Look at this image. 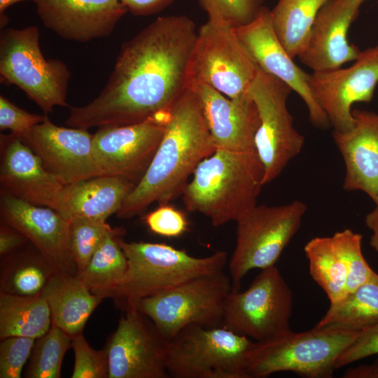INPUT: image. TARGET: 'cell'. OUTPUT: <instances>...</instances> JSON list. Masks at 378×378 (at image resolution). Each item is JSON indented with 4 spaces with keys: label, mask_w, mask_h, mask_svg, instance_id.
Returning a JSON list of instances; mask_svg holds the SVG:
<instances>
[{
    "label": "cell",
    "mask_w": 378,
    "mask_h": 378,
    "mask_svg": "<svg viewBox=\"0 0 378 378\" xmlns=\"http://www.w3.org/2000/svg\"><path fill=\"white\" fill-rule=\"evenodd\" d=\"M24 1H31L34 3L36 0H0V15L1 17L4 16L5 10L10 6Z\"/></svg>",
    "instance_id": "cell-45"
},
{
    "label": "cell",
    "mask_w": 378,
    "mask_h": 378,
    "mask_svg": "<svg viewBox=\"0 0 378 378\" xmlns=\"http://www.w3.org/2000/svg\"><path fill=\"white\" fill-rule=\"evenodd\" d=\"M327 0H279L270 10L274 31L294 58L304 49L315 18Z\"/></svg>",
    "instance_id": "cell-30"
},
{
    "label": "cell",
    "mask_w": 378,
    "mask_h": 378,
    "mask_svg": "<svg viewBox=\"0 0 378 378\" xmlns=\"http://www.w3.org/2000/svg\"><path fill=\"white\" fill-rule=\"evenodd\" d=\"M0 216L1 223L23 234L57 270L76 274L69 246V221L56 210L1 192Z\"/></svg>",
    "instance_id": "cell-18"
},
{
    "label": "cell",
    "mask_w": 378,
    "mask_h": 378,
    "mask_svg": "<svg viewBox=\"0 0 378 378\" xmlns=\"http://www.w3.org/2000/svg\"><path fill=\"white\" fill-rule=\"evenodd\" d=\"M352 115L350 130L332 132L345 166L343 188L361 190L374 201L378 195V113L354 109Z\"/></svg>",
    "instance_id": "cell-23"
},
{
    "label": "cell",
    "mask_w": 378,
    "mask_h": 378,
    "mask_svg": "<svg viewBox=\"0 0 378 378\" xmlns=\"http://www.w3.org/2000/svg\"><path fill=\"white\" fill-rule=\"evenodd\" d=\"M374 354H378V324L359 332L338 358L336 370Z\"/></svg>",
    "instance_id": "cell-40"
},
{
    "label": "cell",
    "mask_w": 378,
    "mask_h": 378,
    "mask_svg": "<svg viewBox=\"0 0 378 378\" xmlns=\"http://www.w3.org/2000/svg\"><path fill=\"white\" fill-rule=\"evenodd\" d=\"M344 378H378V357L370 364L358 365L347 369Z\"/></svg>",
    "instance_id": "cell-43"
},
{
    "label": "cell",
    "mask_w": 378,
    "mask_h": 378,
    "mask_svg": "<svg viewBox=\"0 0 378 378\" xmlns=\"http://www.w3.org/2000/svg\"><path fill=\"white\" fill-rule=\"evenodd\" d=\"M365 221L367 227L372 232L370 244L378 253V209L375 208L368 214Z\"/></svg>",
    "instance_id": "cell-44"
},
{
    "label": "cell",
    "mask_w": 378,
    "mask_h": 378,
    "mask_svg": "<svg viewBox=\"0 0 378 378\" xmlns=\"http://www.w3.org/2000/svg\"><path fill=\"white\" fill-rule=\"evenodd\" d=\"M197 30L186 15L158 17L125 42L99 94L65 121L88 130L143 122L169 111L189 88Z\"/></svg>",
    "instance_id": "cell-1"
},
{
    "label": "cell",
    "mask_w": 378,
    "mask_h": 378,
    "mask_svg": "<svg viewBox=\"0 0 378 378\" xmlns=\"http://www.w3.org/2000/svg\"><path fill=\"white\" fill-rule=\"evenodd\" d=\"M27 237L15 228L1 222L0 254L4 257L27 244Z\"/></svg>",
    "instance_id": "cell-41"
},
{
    "label": "cell",
    "mask_w": 378,
    "mask_h": 378,
    "mask_svg": "<svg viewBox=\"0 0 378 378\" xmlns=\"http://www.w3.org/2000/svg\"><path fill=\"white\" fill-rule=\"evenodd\" d=\"M52 326L49 306L41 293L18 295L0 293V337L22 336L35 340Z\"/></svg>",
    "instance_id": "cell-27"
},
{
    "label": "cell",
    "mask_w": 378,
    "mask_h": 378,
    "mask_svg": "<svg viewBox=\"0 0 378 378\" xmlns=\"http://www.w3.org/2000/svg\"><path fill=\"white\" fill-rule=\"evenodd\" d=\"M264 167L255 150L216 149L202 160L182 192L186 209L209 218L215 227L236 221L257 204Z\"/></svg>",
    "instance_id": "cell-3"
},
{
    "label": "cell",
    "mask_w": 378,
    "mask_h": 378,
    "mask_svg": "<svg viewBox=\"0 0 378 378\" xmlns=\"http://www.w3.org/2000/svg\"><path fill=\"white\" fill-rule=\"evenodd\" d=\"M232 291L224 271L193 278L136 303L169 340L190 325L222 326L224 304Z\"/></svg>",
    "instance_id": "cell-8"
},
{
    "label": "cell",
    "mask_w": 378,
    "mask_h": 378,
    "mask_svg": "<svg viewBox=\"0 0 378 378\" xmlns=\"http://www.w3.org/2000/svg\"><path fill=\"white\" fill-rule=\"evenodd\" d=\"M72 337L52 324L49 330L36 340L26 377L59 378L64 356L71 347Z\"/></svg>",
    "instance_id": "cell-32"
},
{
    "label": "cell",
    "mask_w": 378,
    "mask_h": 378,
    "mask_svg": "<svg viewBox=\"0 0 378 378\" xmlns=\"http://www.w3.org/2000/svg\"><path fill=\"white\" fill-rule=\"evenodd\" d=\"M135 186L127 179L111 176L65 185L55 210L67 220L85 218L106 221L117 214Z\"/></svg>",
    "instance_id": "cell-24"
},
{
    "label": "cell",
    "mask_w": 378,
    "mask_h": 378,
    "mask_svg": "<svg viewBox=\"0 0 378 378\" xmlns=\"http://www.w3.org/2000/svg\"><path fill=\"white\" fill-rule=\"evenodd\" d=\"M304 251L310 275L326 293L330 304L342 300L347 294V269L337 232L310 239Z\"/></svg>",
    "instance_id": "cell-26"
},
{
    "label": "cell",
    "mask_w": 378,
    "mask_h": 378,
    "mask_svg": "<svg viewBox=\"0 0 378 378\" xmlns=\"http://www.w3.org/2000/svg\"><path fill=\"white\" fill-rule=\"evenodd\" d=\"M119 237L109 235L76 274L91 293L103 298H111L127 272V260L117 241Z\"/></svg>",
    "instance_id": "cell-31"
},
{
    "label": "cell",
    "mask_w": 378,
    "mask_h": 378,
    "mask_svg": "<svg viewBox=\"0 0 378 378\" xmlns=\"http://www.w3.org/2000/svg\"><path fill=\"white\" fill-rule=\"evenodd\" d=\"M174 0H120L127 10L137 16L156 13Z\"/></svg>",
    "instance_id": "cell-42"
},
{
    "label": "cell",
    "mask_w": 378,
    "mask_h": 378,
    "mask_svg": "<svg viewBox=\"0 0 378 378\" xmlns=\"http://www.w3.org/2000/svg\"><path fill=\"white\" fill-rule=\"evenodd\" d=\"M307 209L298 200L276 206L255 204L235 221L236 245L228 263L232 291L240 290L251 270L275 265L298 232Z\"/></svg>",
    "instance_id": "cell-7"
},
{
    "label": "cell",
    "mask_w": 378,
    "mask_h": 378,
    "mask_svg": "<svg viewBox=\"0 0 378 378\" xmlns=\"http://www.w3.org/2000/svg\"><path fill=\"white\" fill-rule=\"evenodd\" d=\"M337 233L346 265V293L348 294L366 282L374 271L363 255L362 235L350 229H344Z\"/></svg>",
    "instance_id": "cell-35"
},
{
    "label": "cell",
    "mask_w": 378,
    "mask_h": 378,
    "mask_svg": "<svg viewBox=\"0 0 378 378\" xmlns=\"http://www.w3.org/2000/svg\"><path fill=\"white\" fill-rule=\"evenodd\" d=\"M145 221L150 231L165 237H179L188 227V221L185 214L167 204L160 205L148 214Z\"/></svg>",
    "instance_id": "cell-38"
},
{
    "label": "cell",
    "mask_w": 378,
    "mask_h": 378,
    "mask_svg": "<svg viewBox=\"0 0 378 378\" xmlns=\"http://www.w3.org/2000/svg\"><path fill=\"white\" fill-rule=\"evenodd\" d=\"M359 332L314 326L305 332L289 329L253 341L245 358V377L267 378L278 372H293L306 378H330L338 358Z\"/></svg>",
    "instance_id": "cell-4"
},
{
    "label": "cell",
    "mask_w": 378,
    "mask_h": 378,
    "mask_svg": "<svg viewBox=\"0 0 378 378\" xmlns=\"http://www.w3.org/2000/svg\"><path fill=\"white\" fill-rule=\"evenodd\" d=\"M1 192L29 203L56 209L64 187L20 137L0 136Z\"/></svg>",
    "instance_id": "cell-22"
},
{
    "label": "cell",
    "mask_w": 378,
    "mask_h": 378,
    "mask_svg": "<svg viewBox=\"0 0 378 378\" xmlns=\"http://www.w3.org/2000/svg\"><path fill=\"white\" fill-rule=\"evenodd\" d=\"M258 65L239 41L235 27L209 18L197 30L190 69L189 85L205 83L230 99L245 96Z\"/></svg>",
    "instance_id": "cell-10"
},
{
    "label": "cell",
    "mask_w": 378,
    "mask_h": 378,
    "mask_svg": "<svg viewBox=\"0 0 378 378\" xmlns=\"http://www.w3.org/2000/svg\"><path fill=\"white\" fill-rule=\"evenodd\" d=\"M74 354L72 378H108V359L104 347L92 349L83 333L72 337Z\"/></svg>",
    "instance_id": "cell-36"
},
{
    "label": "cell",
    "mask_w": 378,
    "mask_h": 378,
    "mask_svg": "<svg viewBox=\"0 0 378 378\" xmlns=\"http://www.w3.org/2000/svg\"><path fill=\"white\" fill-rule=\"evenodd\" d=\"M235 31L255 64L286 83L300 97L307 108L311 122L318 128H328L330 122L311 92L309 74L293 62L279 42L272 27L270 10L263 6L252 21L235 27Z\"/></svg>",
    "instance_id": "cell-17"
},
{
    "label": "cell",
    "mask_w": 378,
    "mask_h": 378,
    "mask_svg": "<svg viewBox=\"0 0 378 378\" xmlns=\"http://www.w3.org/2000/svg\"><path fill=\"white\" fill-rule=\"evenodd\" d=\"M36 340L22 336L2 339L0 343V377L19 378L30 358Z\"/></svg>",
    "instance_id": "cell-37"
},
{
    "label": "cell",
    "mask_w": 378,
    "mask_h": 378,
    "mask_svg": "<svg viewBox=\"0 0 378 378\" xmlns=\"http://www.w3.org/2000/svg\"><path fill=\"white\" fill-rule=\"evenodd\" d=\"M69 221V246L77 273L86 267L109 235L120 236L124 232L121 228H112L105 220L75 218Z\"/></svg>",
    "instance_id": "cell-33"
},
{
    "label": "cell",
    "mask_w": 378,
    "mask_h": 378,
    "mask_svg": "<svg viewBox=\"0 0 378 378\" xmlns=\"http://www.w3.org/2000/svg\"><path fill=\"white\" fill-rule=\"evenodd\" d=\"M311 92L334 131L350 130L352 105L370 102L378 83V46L361 52L351 66L309 74Z\"/></svg>",
    "instance_id": "cell-15"
},
{
    "label": "cell",
    "mask_w": 378,
    "mask_h": 378,
    "mask_svg": "<svg viewBox=\"0 0 378 378\" xmlns=\"http://www.w3.org/2000/svg\"><path fill=\"white\" fill-rule=\"evenodd\" d=\"M375 204H376V209H378V195L377 196V197L375 198V200H374Z\"/></svg>",
    "instance_id": "cell-46"
},
{
    "label": "cell",
    "mask_w": 378,
    "mask_h": 378,
    "mask_svg": "<svg viewBox=\"0 0 378 378\" xmlns=\"http://www.w3.org/2000/svg\"><path fill=\"white\" fill-rule=\"evenodd\" d=\"M293 305V292L274 265L260 270L246 290L229 293L222 326L262 341L290 329Z\"/></svg>",
    "instance_id": "cell-12"
},
{
    "label": "cell",
    "mask_w": 378,
    "mask_h": 378,
    "mask_svg": "<svg viewBox=\"0 0 378 378\" xmlns=\"http://www.w3.org/2000/svg\"><path fill=\"white\" fill-rule=\"evenodd\" d=\"M92 136L86 129L57 126L47 115L20 138L65 186L102 176L93 155Z\"/></svg>",
    "instance_id": "cell-16"
},
{
    "label": "cell",
    "mask_w": 378,
    "mask_h": 378,
    "mask_svg": "<svg viewBox=\"0 0 378 378\" xmlns=\"http://www.w3.org/2000/svg\"><path fill=\"white\" fill-rule=\"evenodd\" d=\"M253 340L223 327L190 325L169 342L167 371L174 378H246Z\"/></svg>",
    "instance_id": "cell-9"
},
{
    "label": "cell",
    "mask_w": 378,
    "mask_h": 378,
    "mask_svg": "<svg viewBox=\"0 0 378 378\" xmlns=\"http://www.w3.org/2000/svg\"><path fill=\"white\" fill-rule=\"evenodd\" d=\"M292 91L286 83L258 66L248 92L260 117L254 144L264 167V186L281 174L304 144V137L295 128L287 106Z\"/></svg>",
    "instance_id": "cell-11"
},
{
    "label": "cell",
    "mask_w": 378,
    "mask_h": 378,
    "mask_svg": "<svg viewBox=\"0 0 378 378\" xmlns=\"http://www.w3.org/2000/svg\"><path fill=\"white\" fill-rule=\"evenodd\" d=\"M44 27L59 37L88 42L109 36L128 11L120 0H36Z\"/></svg>",
    "instance_id": "cell-21"
},
{
    "label": "cell",
    "mask_w": 378,
    "mask_h": 378,
    "mask_svg": "<svg viewBox=\"0 0 378 378\" xmlns=\"http://www.w3.org/2000/svg\"><path fill=\"white\" fill-rule=\"evenodd\" d=\"M266 0H199L209 18L223 21L233 27L252 21Z\"/></svg>",
    "instance_id": "cell-34"
},
{
    "label": "cell",
    "mask_w": 378,
    "mask_h": 378,
    "mask_svg": "<svg viewBox=\"0 0 378 378\" xmlns=\"http://www.w3.org/2000/svg\"><path fill=\"white\" fill-rule=\"evenodd\" d=\"M24 246L4 256L1 292L24 296L39 294L59 271L34 245Z\"/></svg>",
    "instance_id": "cell-28"
},
{
    "label": "cell",
    "mask_w": 378,
    "mask_h": 378,
    "mask_svg": "<svg viewBox=\"0 0 378 378\" xmlns=\"http://www.w3.org/2000/svg\"><path fill=\"white\" fill-rule=\"evenodd\" d=\"M364 0H327L320 8L307 43L298 56L313 71L341 68L361 51L349 43L348 31Z\"/></svg>",
    "instance_id": "cell-19"
},
{
    "label": "cell",
    "mask_w": 378,
    "mask_h": 378,
    "mask_svg": "<svg viewBox=\"0 0 378 378\" xmlns=\"http://www.w3.org/2000/svg\"><path fill=\"white\" fill-rule=\"evenodd\" d=\"M46 117L47 114L41 115L29 113L4 96L0 97L1 130H10V133L20 137Z\"/></svg>",
    "instance_id": "cell-39"
},
{
    "label": "cell",
    "mask_w": 378,
    "mask_h": 378,
    "mask_svg": "<svg viewBox=\"0 0 378 378\" xmlns=\"http://www.w3.org/2000/svg\"><path fill=\"white\" fill-rule=\"evenodd\" d=\"M365 1V0H364Z\"/></svg>",
    "instance_id": "cell-47"
},
{
    "label": "cell",
    "mask_w": 378,
    "mask_h": 378,
    "mask_svg": "<svg viewBox=\"0 0 378 378\" xmlns=\"http://www.w3.org/2000/svg\"><path fill=\"white\" fill-rule=\"evenodd\" d=\"M169 340L136 307L123 310L104 349L108 378H167Z\"/></svg>",
    "instance_id": "cell-13"
},
{
    "label": "cell",
    "mask_w": 378,
    "mask_h": 378,
    "mask_svg": "<svg viewBox=\"0 0 378 378\" xmlns=\"http://www.w3.org/2000/svg\"><path fill=\"white\" fill-rule=\"evenodd\" d=\"M378 324V274L330 307L315 325L360 331Z\"/></svg>",
    "instance_id": "cell-29"
},
{
    "label": "cell",
    "mask_w": 378,
    "mask_h": 378,
    "mask_svg": "<svg viewBox=\"0 0 378 378\" xmlns=\"http://www.w3.org/2000/svg\"><path fill=\"white\" fill-rule=\"evenodd\" d=\"M117 241L127 258V270L111 298L122 311L193 278L223 271L227 263L222 251L195 257L166 244L126 242L119 237Z\"/></svg>",
    "instance_id": "cell-5"
},
{
    "label": "cell",
    "mask_w": 378,
    "mask_h": 378,
    "mask_svg": "<svg viewBox=\"0 0 378 378\" xmlns=\"http://www.w3.org/2000/svg\"><path fill=\"white\" fill-rule=\"evenodd\" d=\"M36 26L7 28L0 36V77L15 85L46 114L55 106L69 107L66 94L71 72L58 59H46Z\"/></svg>",
    "instance_id": "cell-6"
},
{
    "label": "cell",
    "mask_w": 378,
    "mask_h": 378,
    "mask_svg": "<svg viewBox=\"0 0 378 378\" xmlns=\"http://www.w3.org/2000/svg\"><path fill=\"white\" fill-rule=\"evenodd\" d=\"M215 150L198 99L188 88L170 108L155 154L117 216L131 218L153 202L167 204L182 195L188 177Z\"/></svg>",
    "instance_id": "cell-2"
},
{
    "label": "cell",
    "mask_w": 378,
    "mask_h": 378,
    "mask_svg": "<svg viewBox=\"0 0 378 378\" xmlns=\"http://www.w3.org/2000/svg\"><path fill=\"white\" fill-rule=\"evenodd\" d=\"M169 111L134 124L99 127L92 136V152L101 175L136 185L159 146Z\"/></svg>",
    "instance_id": "cell-14"
},
{
    "label": "cell",
    "mask_w": 378,
    "mask_h": 378,
    "mask_svg": "<svg viewBox=\"0 0 378 378\" xmlns=\"http://www.w3.org/2000/svg\"><path fill=\"white\" fill-rule=\"evenodd\" d=\"M41 294L49 306L52 324L71 337L82 333L90 315L104 299L91 293L76 275L60 271L50 278Z\"/></svg>",
    "instance_id": "cell-25"
},
{
    "label": "cell",
    "mask_w": 378,
    "mask_h": 378,
    "mask_svg": "<svg viewBox=\"0 0 378 378\" xmlns=\"http://www.w3.org/2000/svg\"><path fill=\"white\" fill-rule=\"evenodd\" d=\"M189 88L198 99L216 150H255L254 139L260 117L248 92L232 99L203 83H191Z\"/></svg>",
    "instance_id": "cell-20"
}]
</instances>
